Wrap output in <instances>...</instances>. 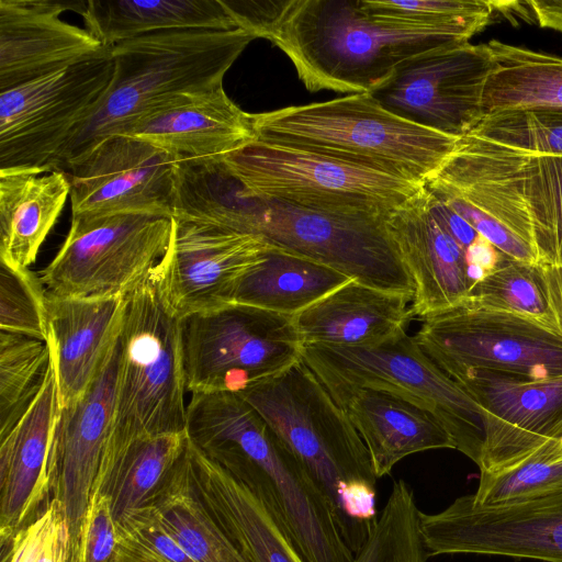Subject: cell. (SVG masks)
Instances as JSON below:
<instances>
[{
    "instance_id": "cell-1",
    "label": "cell",
    "mask_w": 562,
    "mask_h": 562,
    "mask_svg": "<svg viewBox=\"0 0 562 562\" xmlns=\"http://www.w3.org/2000/svg\"><path fill=\"white\" fill-rule=\"evenodd\" d=\"M258 34L288 56L307 90L349 94L372 93L405 61L470 41L452 31L376 21L361 0L268 1Z\"/></svg>"
},
{
    "instance_id": "cell-2",
    "label": "cell",
    "mask_w": 562,
    "mask_h": 562,
    "mask_svg": "<svg viewBox=\"0 0 562 562\" xmlns=\"http://www.w3.org/2000/svg\"><path fill=\"white\" fill-rule=\"evenodd\" d=\"M267 422L331 504L356 554L378 517L368 449L327 387L301 358L237 393Z\"/></svg>"
},
{
    "instance_id": "cell-3",
    "label": "cell",
    "mask_w": 562,
    "mask_h": 562,
    "mask_svg": "<svg viewBox=\"0 0 562 562\" xmlns=\"http://www.w3.org/2000/svg\"><path fill=\"white\" fill-rule=\"evenodd\" d=\"M257 36L243 29L178 30L111 47L113 76L99 108L74 132L56 170L90 145L122 134L144 116L189 95L223 87V79Z\"/></svg>"
},
{
    "instance_id": "cell-4",
    "label": "cell",
    "mask_w": 562,
    "mask_h": 562,
    "mask_svg": "<svg viewBox=\"0 0 562 562\" xmlns=\"http://www.w3.org/2000/svg\"><path fill=\"white\" fill-rule=\"evenodd\" d=\"M259 139L294 146L425 184L458 137L422 126L384 108L371 93L252 114Z\"/></svg>"
},
{
    "instance_id": "cell-5",
    "label": "cell",
    "mask_w": 562,
    "mask_h": 562,
    "mask_svg": "<svg viewBox=\"0 0 562 562\" xmlns=\"http://www.w3.org/2000/svg\"><path fill=\"white\" fill-rule=\"evenodd\" d=\"M425 186L494 216L536 250L539 263L562 259V156L462 136Z\"/></svg>"
},
{
    "instance_id": "cell-6",
    "label": "cell",
    "mask_w": 562,
    "mask_h": 562,
    "mask_svg": "<svg viewBox=\"0 0 562 562\" xmlns=\"http://www.w3.org/2000/svg\"><path fill=\"white\" fill-rule=\"evenodd\" d=\"M180 321L154 273L124 299L114 420L106 448L138 437L186 432Z\"/></svg>"
},
{
    "instance_id": "cell-7",
    "label": "cell",
    "mask_w": 562,
    "mask_h": 562,
    "mask_svg": "<svg viewBox=\"0 0 562 562\" xmlns=\"http://www.w3.org/2000/svg\"><path fill=\"white\" fill-rule=\"evenodd\" d=\"M245 199L385 216L425 184L316 151L256 138L223 158Z\"/></svg>"
},
{
    "instance_id": "cell-8",
    "label": "cell",
    "mask_w": 562,
    "mask_h": 562,
    "mask_svg": "<svg viewBox=\"0 0 562 562\" xmlns=\"http://www.w3.org/2000/svg\"><path fill=\"white\" fill-rule=\"evenodd\" d=\"M302 359L327 387L380 389L416 403L442 424L454 449L479 463L484 427L477 404L406 330L374 345H304Z\"/></svg>"
},
{
    "instance_id": "cell-9",
    "label": "cell",
    "mask_w": 562,
    "mask_h": 562,
    "mask_svg": "<svg viewBox=\"0 0 562 562\" xmlns=\"http://www.w3.org/2000/svg\"><path fill=\"white\" fill-rule=\"evenodd\" d=\"M385 216L328 213L249 200L236 231L324 265L362 284L413 300L414 283L392 240Z\"/></svg>"
},
{
    "instance_id": "cell-10",
    "label": "cell",
    "mask_w": 562,
    "mask_h": 562,
    "mask_svg": "<svg viewBox=\"0 0 562 562\" xmlns=\"http://www.w3.org/2000/svg\"><path fill=\"white\" fill-rule=\"evenodd\" d=\"M173 216L119 212L71 217L66 239L42 271L48 294L125 299L146 283L166 254Z\"/></svg>"
},
{
    "instance_id": "cell-11",
    "label": "cell",
    "mask_w": 562,
    "mask_h": 562,
    "mask_svg": "<svg viewBox=\"0 0 562 562\" xmlns=\"http://www.w3.org/2000/svg\"><path fill=\"white\" fill-rule=\"evenodd\" d=\"M187 391H240L277 375L302 358L294 317L231 303L181 318Z\"/></svg>"
},
{
    "instance_id": "cell-12",
    "label": "cell",
    "mask_w": 562,
    "mask_h": 562,
    "mask_svg": "<svg viewBox=\"0 0 562 562\" xmlns=\"http://www.w3.org/2000/svg\"><path fill=\"white\" fill-rule=\"evenodd\" d=\"M111 57L70 66L0 92V169L56 170L76 128L101 104Z\"/></svg>"
},
{
    "instance_id": "cell-13",
    "label": "cell",
    "mask_w": 562,
    "mask_h": 562,
    "mask_svg": "<svg viewBox=\"0 0 562 562\" xmlns=\"http://www.w3.org/2000/svg\"><path fill=\"white\" fill-rule=\"evenodd\" d=\"M419 319L416 342L452 380L475 370L562 374V337L532 321L465 303Z\"/></svg>"
},
{
    "instance_id": "cell-14",
    "label": "cell",
    "mask_w": 562,
    "mask_h": 562,
    "mask_svg": "<svg viewBox=\"0 0 562 562\" xmlns=\"http://www.w3.org/2000/svg\"><path fill=\"white\" fill-rule=\"evenodd\" d=\"M492 65L487 44L454 43L405 61L371 94L398 116L460 138L485 115Z\"/></svg>"
},
{
    "instance_id": "cell-15",
    "label": "cell",
    "mask_w": 562,
    "mask_h": 562,
    "mask_svg": "<svg viewBox=\"0 0 562 562\" xmlns=\"http://www.w3.org/2000/svg\"><path fill=\"white\" fill-rule=\"evenodd\" d=\"M119 337V336H117ZM119 361L117 339L86 391L57 405L49 472L52 499L68 532L67 562H78L87 510L112 432Z\"/></svg>"
},
{
    "instance_id": "cell-16",
    "label": "cell",
    "mask_w": 562,
    "mask_h": 562,
    "mask_svg": "<svg viewBox=\"0 0 562 562\" xmlns=\"http://www.w3.org/2000/svg\"><path fill=\"white\" fill-rule=\"evenodd\" d=\"M429 555L474 553L562 562V491L502 507H481L470 494L436 514L420 512Z\"/></svg>"
},
{
    "instance_id": "cell-17",
    "label": "cell",
    "mask_w": 562,
    "mask_h": 562,
    "mask_svg": "<svg viewBox=\"0 0 562 562\" xmlns=\"http://www.w3.org/2000/svg\"><path fill=\"white\" fill-rule=\"evenodd\" d=\"M178 158L125 134L100 138L67 161L71 217L119 212L172 215Z\"/></svg>"
},
{
    "instance_id": "cell-18",
    "label": "cell",
    "mask_w": 562,
    "mask_h": 562,
    "mask_svg": "<svg viewBox=\"0 0 562 562\" xmlns=\"http://www.w3.org/2000/svg\"><path fill=\"white\" fill-rule=\"evenodd\" d=\"M267 247L255 235L173 217L171 240L154 278L179 318L204 313L233 303L240 278Z\"/></svg>"
},
{
    "instance_id": "cell-19",
    "label": "cell",
    "mask_w": 562,
    "mask_h": 562,
    "mask_svg": "<svg viewBox=\"0 0 562 562\" xmlns=\"http://www.w3.org/2000/svg\"><path fill=\"white\" fill-rule=\"evenodd\" d=\"M453 381L480 408L481 472L510 467L548 440L562 439V374L530 378L475 370Z\"/></svg>"
},
{
    "instance_id": "cell-20",
    "label": "cell",
    "mask_w": 562,
    "mask_h": 562,
    "mask_svg": "<svg viewBox=\"0 0 562 562\" xmlns=\"http://www.w3.org/2000/svg\"><path fill=\"white\" fill-rule=\"evenodd\" d=\"M82 1L0 0V92L60 69L111 57L86 27L64 21Z\"/></svg>"
},
{
    "instance_id": "cell-21",
    "label": "cell",
    "mask_w": 562,
    "mask_h": 562,
    "mask_svg": "<svg viewBox=\"0 0 562 562\" xmlns=\"http://www.w3.org/2000/svg\"><path fill=\"white\" fill-rule=\"evenodd\" d=\"M413 280L411 310L419 318L464 303L474 285L467 250L432 212L426 188L384 217Z\"/></svg>"
},
{
    "instance_id": "cell-22",
    "label": "cell",
    "mask_w": 562,
    "mask_h": 562,
    "mask_svg": "<svg viewBox=\"0 0 562 562\" xmlns=\"http://www.w3.org/2000/svg\"><path fill=\"white\" fill-rule=\"evenodd\" d=\"M57 405L52 360L34 401L14 426L0 436L1 547L43 512L40 508L52 494L49 456Z\"/></svg>"
},
{
    "instance_id": "cell-23",
    "label": "cell",
    "mask_w": 562,
    "mask_h": 562,
    "mask_svg": "<svg viewBox=\"0 0 562 562\" xmlns=\"http://www.w3.org/2000/svg\"><path fill=\"white\" fill-rule=\"evenodd\" d=\"M122 134L147 140L177 158H224L257 138L252 114L223 87L189 95L136 121Z\"/></svg>"
},
{
    "instance_id": "cell-24",
    "label": "cell",
    "mask_w": 562,
    "mask_h": 562,
    "mask_svg": "<svg viewBox=\"0 0 562 562\" xmlns=\"http://www.w3.org/2000/svg\"><path fill=\"white\" fill-rule=\"evenodd\" d=\"M327 387V386H326ZM362 438L375 476L407 456L454 449L442 424L428 411L395 393L373 387H327Z\"/></svg>"
},
{
    "instance_id": "cell-25",
    "label": "cell",
    "mask_w": 562,
    "mask_h": 562,
    "mask_svg": "<svg viewBox=\"0 0 562 562\" xmlns=\"http://www.w3.org/2000/svg\"><path fill=\"white\" fill-rule=\"evenodd\" d=\"M186 457L196 495L248 562H305L266 505L188 437Z\"/></svg>"
},
{
    "instance_id": "cell-26",
    "label": "cell",
    "mask_w": 562,
    "mask_h": 562,
    "mask_svg": "<svg viewBox=\"0 0 562 562\" xmlns=\"http://www.w3.org/2000/svg\"><path fill=\"white\" fill-rule=\"evenodd\" d=\"M47 294L48 339L58 406L80 396L115 344L124 299H80Z\"/></svg>"
},
{
    "instance_id": "cell-27",
    "label": "cell",
    "mask_w": 562,
    "mask_h": 562,
    "mask_svg": "<svg viewBox=\"0 0 562 562\" xmlns=\"http://www.w3.org/2000/svg\"><path fill=\"white\" fill-rule=\"evenodd\" d=\"M411 302L350 280L293 317L304 345H374L406 330Z\"/></svg>"
},
{
    "instance_id": "cell-28",
    "label": "cell",
    "mask_w": 562,
    "mask_h": 562,
    "mask_svg": "<svg viewBox=\"0 0 562 562\" xmlns=\"http://www.w3.org/2000/svg\"><path fill=\"white\" fill-rule=\"evenodd\" d=\"M69 195L63 170L0 169V260L29 268Z\"/></svg>"
},
{
    "instance_id": "cell-29",
    "label": "cell",
    "mask_w": 562,
    "mask_h": 562,
    "mask_svg": "<svg viewBox=\"0 0 562 562\" xmlns=\"http://www.w3.org/2000/svg\"><path fill=\"white\" fill-rule=\"evenodd\" d=\"M187 445V435L138 437L108 447L93 493L105 496L116 524L153 507L171 482Z\"/></svg>"
},
{
    "instance_id": "cell-30",
    "label": "cell",
    "mask_w": 562,
    "mask_h": 562,
    "mask_svg": "<svg viewBox=\"0 0 562 562\" xmlns=\"http://www.w3.org/2000/svg\"><path fill=\"white\" fill-rule=\"evenodd\" d=\"M78 14L105 46L166 31L239 27L221 0H88Z\"/></svg>"
},
{
    "instance_id": "cell-31",
    "label": "cell",
    "mask_w": 562,
    "mask_h": 562,
    "mask_svg": "<svg viewBox=\"0 0 562 562\" xmlns=\"http://www.w3.org/2000/svg\"><path fill=\"white\" fill-rule=\"evenodd\" d=\"M350 280L324 265L268 245L260 261L240 278L233 303L294 316Z\"/></svg>"
},
{
    "instance_id": "cell-32",
    "label": "cell",
    "mask_w": 562,
    "mask_h": 562,
    "mask_svg": "<svg viewBox=\"0 0 562 562\" xmlns=\"http://www.w3.org/2000/svg\"><path fill=\"white\" fill-rule=\"evenodd\" d=\"M493 58L484 113L506 110H562V57L492 40Z\"/></svg>"
},
{
    "instance_id": "cell-33",
    "label": "cell",
    "mask_w": 562,
    "mask_h": 562,
    "mask_svg": "<svg viewBox=\"0 0 562 562\" xmlns=\"http://www.w3.org/2000/svg\"><path fill=\"white\" fill-rule=\"evenodd\" d=\"M153 507L195 562H248L196 495L188 474L186 449L171 482Z\"/></svg>"
},
{
    "instance_id": "cell-34",
    "label": "cell",
    "mask_w": 562,
    "mask_h": 562,
    "mask_svg": "<svg viewBox=\"0 0 562 562\" xmlns=\"http://www.w3.org/2000/svg\"><path fill=\"white\" fill-rule=\"evenodd\" d=\"M465 304L513 314L557 331L543 267L504 257L472 286Z\"/></svg>"
},
{
    "instance_id": "cell-35",
    "label": "cell",
    "mask_w": 562,
    "mask_h": 562,
    "mask_svg": "<svg viewBox=\"0 0 562 562\" xmlns=\"http://www.w3.org/2000/svg\"><path fill=\"white\" fill-rule=\"evenodd\" d=\"M562 491V439H550L517 463L494 472H481L473 503L502 507Z\"/></svg>"
},
{
    "instance_id": "cell-36",
    "label": "cell",
    "mask_w": 562,
    "mask_h": 562,
    "mask_svg": "<svg viewBox=\"0 0 562 562\" xmlns=\"http://www.w3.org/2000/svg\"><path fill=\"white\" fill-rule=\"evenodd\" d=\"M50 362L47 341L0 333V436L14 426L34 401Z\"/></svg>"
},
{
    "instance_id": "cell-37",
    "label": "cell",
    "mask_w": 562,
    "mask_h": 562,
    "mask_svg": "<svg viewBox=\"0 0 562 562\" xmlns=\"http://www.w3.org/2000/svg\"><path fill=\"white\" fill-rule=\"evenodd\" d=\"M428 557L414 493L405 481H395L353 562H426Z\"/></svg>"
},
{
    "instance_id": "cell-38",
    "label": "cell",
    "mask_w": 562,
    "mask_h": 562,
    "mask_svg": "<svg viewBox=\"0 0 562 562\" xmlns=\"http://www.w3.org/2000/svg\"><path fill=\"white\" fill-rule=\"evenodd\" d=\"M361 5L380 22L441 29L469 40L496 10L495 1L487 0H361Z\"/></svg>"
},
{
    "instance_id": "cell-39",
    "label": "cell",
    "mask_w": 562,
    "mask_h": 562,
    "mask_svg": "<svg viewBox=\"0 0 562 562\" xmlns=\"http://www.w3.org/2000/svg\"><path fill=\"white\" fill-rule=\"evenodd\" d=\"M464 137L526 154L562 156V110L487 113Z\"/></svg>"
},
{
    "instance_id": "cell-40",
    "label": "cell",
    "mask_w": 562,
    "mask_h": 562,
    "mask_svg": "<svg viewBox=\"0 0 562 562\" xmlns=\"http://www.w3.org/2000/svg\"><path fill=\"white\" fill-rule=\"evenodd\" d=\"M0 330L47 341V294L29 268L0 260Z\"/></svg>"
},
{
    "instance_id": "cell-41",
    "label": "cell",
    "mask_w": 562,
    "mask_h": 562,
    "mask_svg": "<svg viewBox=\"0 0 562 562\" xmlns=\"http://www.w3.org/2000/svg\"><path fill=\"white\" fill-rule=\"evenodd\" d=\"M117 525V562H195L165 528L154 507L127 515Z\"/></svg>"
},
{
    "instance_id": "cell-42",
    "label": "cell",
    "mask_w": 562,
    "mask_h": 562,
    "mask_svg": "<svg viewBox=\"0 0 562 562\" xmlns=\"http://www.w3.org/2000/svg\"><path fill=\"white\" fill-rule=\"evenodd\" d=\"M12 540L19 548V562H67L68 532L59 504L50 499Z\"/></svg>"
},
{
    "instance_id": "cell-43",
    "label": "cell",
    "mask_w": 562,
    "mask_h": 562,
    "mask_svg": "<svg viewBox=\"0 0 562 562\" xmlns=\"http://www.w3.org/2000/svg\"><path fill=\"white\" fill-rule=\"evenodd\" d=\"M120 536L109 499L93 493L83 525L78 562H117Z\"/></svg>"
},
{
    "instance_id": "cell-44",
    "label": "cell",
    "mask_w": 562,
    "mask_h": 562,
    "mask_svg": "<svg viewBox=\"0 0 562 562\" xmlns=\"http://www.w3.org/2000/svg\"><path fill=\"white\" fill-rule=\"evenodd\" d=\"M432 191L505 257L524 262H539L536 250L494 216L462 199Z\"/></svg>"
},
{
    "instance_id": "cell-45",
    "label": "cell",
    "mask_w": 562,
    "mask_h": 562,
    "mask_svg": "<svg viewBox=\"0 0 562 562\" xmlns=\"http://www.w3.org/2000/svg\"><path fill=\"white\" fill-rule=\"evenodd\" d=\"M537 24L562 34V0L522 1Z\"/></svg>"
},
{
    "instance_id": "cell-46",
    "label": "cell",
    "mask_w": 562,
    "mask_h": 562,
    "mask_svg": "<svg viewBox=\"0 0 562 562\" xmlns=\"http://www.w3.org/2000/svg\"><path fill=\"white\" fill-rule=\"evenodd\" d=\"M542 267L557 331L562 337V259L558 263H546Z\"/></svg>"
}]
</instances>
